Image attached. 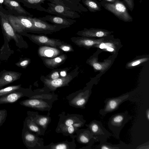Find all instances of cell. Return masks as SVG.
<instances>
[{"mask_svg":"<svg viewBox=\"0 0 149 149\" xmlns=\"http://www.w3.org/2000/svg\"><path fill=\"white\" fill-rule=\"evenodd\" d=\"M79 139L82 143H86L89 142L90 139L88 137V136H86L84 134H82L80 136Z\"/></svg>","mask_w":149,"mask_h":149,"instance_id":"83f0119b","label":"cell"},{"mask_svg":"<svg viewBox=\"0 0 149 149\" xmlns=\"http://www.w3.org/2000/svg\"><path fill=\"white\" fill-rule=\"evenodd\" d=\"M29 60H24L21 61L19 63L20 65L22 67L26 66L29 63Z\"/></svg>","mask_w":149,"mask_h":149,"instance_id":"1f68e13d","label":"cell"},{"mask_svg":"<svg viewBox=\"0 0 149 149\" xmlns=\"http://www.w3.org/2000/svg\"><path fill=\"white\" fill-rule=\"evenodd\" d=\"M126 114H119L116 115L112 118L109 122V126L112 128L116 129V128H121L123 126L126 121ZM111 127H110V128Z\"/></svg>","mask_w":149,"mask_h":149,"instance_id":"9a60e30c","label":"cell"},{"mask_svg":"<svg viewBox=\"0 0 149 149\" xmlns=\"http://www.w3.org/2000/svg\"><path fill=\"white\" fill-rule=\"evenodd\" d=\"M28 36L33 42L41 46H48L57 48L65 43L60 40L49 38L44 35L29 34Z\"/></svg>","mask_w":149,"mask_h":149,"instance_id":"277c9868","label":"cell"},{"mask_svg":"<svg viewBox=\"0 0 149 149\" xmlns=\"http://www.w3.org/2000/svg\"><path fill=\"white\" fill-rule=\"evenodd\" d=\"M74 121L72 119H69L65 121V124L66 126L68 127L74 124Z\"/></svg>","mask_w":149,"mask_h":149,"instance_id":"d6a6232c","label":"cell"},{"mask_svg":"<svg viewBox=\"0 0 149 149\" xmlns=\"http://www.w3.org/2000/svg\"><path fill=\"white\" fill-rule=\"evenodd\" d=\"M104 34V33L103 31H97L96 33V35L98 37H101L103 36Z\"/></svg>","mask_w":149,"mask_h":149,"instance_id":"e575fe53","label":"cell"},{"mask_svg":"<svg viewBox=\"0 0 149 149\" xmlns=\"http://www.w3.org/2000/svg\"><path fill=\"white\" fill-rule=\"evenodd\" d=\"M58 48L66 52H73L74 51L72 46L66 43L59 46Z\"/></svg>","mask_w":149,"mask_h":149,"instance_id":"d4e9b609","label":"cell"},{"mask_svg":"<svg viewBox=\"0 0 149 149\" xmlns=\"http://www.w3.org/2000/svg\"><path fill=\"white\" fill-rule=\"evenodd\" d=\"M103 1H104L106 2L110 3H115L118 0H101Z\"/></svg>","mask_w":149,"mask_h":149,"instance_id":"74e56055","label":"cell"},{"mask_svg":"<svg viewBox=\"0 0 149 149\" xmlns=\"http://www.w3.org/2000/svg\"><path fill=\"white\" fill-rule=\"evenodd\" d=\"M60 75L61 77H65L67 75L66 71L65 70H62L60 72Z\"/></svg>","mask_w":149,"mask_h":149,"instance_id":"8d00e7d4","label":"cell"},{"mask_svg":"<svg viewBox=\"0 0 149 149\" xmlns=\"http://www.w3.org/2000/svg\"><path fill=\"white\" fill-rule=\"evenodd\" d=\"M107 50L109 51H112L113 50V49L111 47H108L107 49Z\"/></svg>","mask_w":149,"mask_h":149,"instance_id":"60d3db41","label":"cell"},{"mask_svg":"<svg viewBox=\"0 0 149 149\" xmlns=\"http://www.w3.org/2000/svg\"><path fill=\"white\" fill-rule=\"evenodd\" d=\"M19 73L14 72H6L0 77V88L18 79Z\"/></svg>","mask_w":149,"mask_h":149,"instance_id":"4fadbf2b","label":"cell"},{"mask_svg":"<svg viewBox=\"0 0 149 149\" xmlns=\"http://www.w3.org/2000/svg\"><path fill=\"white\" fill-rule=\"evenodd\" d=\"M34 29V33L45 34H51L59 31L61 29L66 28L64 26L51 24L39 18L30 17Z\"/></svg>","mask_w":149,"mask_h":149,"instance_id":"7a4b0ae2","label":"cell"},{"mask_svg":"<svg viewBox=\"0 0 149 149\" xmlns=\"http://www.w3.org/2000/svg\"><path fill=\"white\" fill-rule=\"evenodd\" d=\"M94 67L97 70H100L101 68V65L98 63H95L93 65Z\"/></svg>","mask_w":149,"mask_h":149,"instance_id":"d590c367","label":"cell"},{"mask_svg":"<svg viewBox=\"0 0 149 149\" xmlns=\"http://www.w3.org/2000/svg\"><path fill=\"white\" fill-rule=\"evenodd\" d=\"M61 53L57 48L48 46H42L38 50V55L41 58H52L59 56Z\"/></svg>","mask_w":149,"mask_h":149,"instance_id":"9c48e42d","label":"cell"},{"mask_svg":"<svg viewBox=\"0 0 149 149\" xmlns=\"http://www.w3.org/2000/svg\"><path fill=\"white\" fill-rule=\"evenodd\" d=\"M149 110L148 109L147 111V113H146V116L147 117L148 119L149 120Z\"/></svg>","mask_w":149,"mask_h":149,"instance_id":"b9f144b4","label":"cell"},{"mask_svg":"<svg viewBox=\"0 0 149 149\" xmlns=\"http://www.w3.org/2000/svg\"><path fill=\"white\" fill-rule=\"evenodd\" d=\"M19 104L25 107L43 110L48 106L46 102L36 99H28L20 102Z\"/></svg>","mask_w":149,"mask_h":149,"instance_id":"30bf717a","label":"cell"},{"mask_svg":"<svg viewBox=\"0 0 149 149\" xmlns=\"http://www.w3.org/2000/svg\"><path fill=\"white\" fill-rule=\"evenodd\" d=\"M87 98L84 97H77L74 100V103L79 107L82 106L84 105L86 102Z\"/></svg>","mask_w":149,"mask_h":149,"instance_id":"cb8c5ba5","label":"cell"},{"mask_svg":"<svg viewBox=\"0 0 149 149\" xmlns=\"http://www.w3.org/2000/svg\"><path fill=\"white\" fill-rule=\"evenodd\" d=\"M19 89L0 97V104L14 103L25 96L23 92L20 91Z\"/></svg>","mask_w":149,"mask_h":149,"instance_id":"8fae6325","label":"cell"},{"mask_svg":"<svg viewBox=\"0 0 149 149\" xmlns=\"http://www.w3.org/2000/svg\"><path fill=\"white\" fill-rule=\"evenodd\" d=\"M105 44L104 43H102L100 45V47L101 49H103L105 48Z\"/></svg>","mask_w":149,"mask_h":149,"instance_id":"f35d334b","label":"cell"},{"mask_svg":"<svg viewBox=\"0 0 149 149\" xmlns=\"http://www.w3.org/2000/svg\"><path fill=\"white\" fill-rule=\"evenodd\" d=\"M74 126L76 127H78L80 126V125L79 124H75L74 125Z\"/></svg>","mask_w":149,"mask_h":149,"instance_id":"7bdbcfd3","label":"cell"},{"mask_svg":"<svg viewBox=\"0 0 149 149\" xmlns=\"http://www.w3.org/2000/svg\"><path fill=\"white\" fill-rule=\"evenodd\" d=\"M26 126L30 130L35 132H38L40 131L38 127L32 120L28 119L26 120Z\"/></svg>","mask_w":149,"mask_h":149,"instance_id":"7402d4cb","label":"cell"},{"mask_svg":"<svg viewBox=\"0 0 149 149\" xmlns=\"http://www.w3.org/2000/svg\"><path fill=\"white\" fill-rule=\"evenodd\" d=\"M129 95L123 96L122 97L110 99L107 100L106 104L104 109L102 112V114L105 113L112 111L116 109L119 105L124 100L129 97Z\"/></svg>","mask_w":149,"mask_h":149,"instance_id":"5bb4252c","label":"cell"},{"mask_svg":"<svg viewBox=\"0 0 149 149\" xmlns=\"http://www.w3.org/2000/svg\"><path fill=\"white\" fill-rule=\"evenodd\" d=\"M59 73L57 71H54L52 73L50 76L49 79L54 80L60 77Z\"/></svg>","mask_w":149,"mask_h":149,"instance_id":"4dcf8cb0","label":"cell"},{"mask_svg":"<svg viewBox=\"0 0 149 149\" xmlns=\"http://www.w3.org/2000/svg\"><path fill=\"white\" fill-rule=\"evenodd\" d=\"M83 4L91 12H95L101 10L102 6L96 0H82Z\"/></svg>","mask_w":149,"mask_h":149,"instance_id":"e0dca14e","label":"cell"},{"mask_svg":"<svg viewBox=\"0 0 149 149\" xmlns=\"http://www.w3.org/2000/svg\"><path fill=\"white\" fill-rule=\"evenodd\" d=\"M74 130V127L72 125L68 126V131L69 133L71 134L73 133Z\"/></svg>","mask_w":149,"mask_h":149,"instance_id":"836d02e7","label":"cell"},{"mask_svg":"<svg viewBox=\"0 0 149 149\" xmlns=\"http://www.w3.org/2000/svg\"><path fill=\"white\" fill-rule=\"evenodd\" d=\"M0 16L1 24L5 34L9 37L13 38L16 41L17 37L13 28L8 19L5 17L3 16L0 12Z\"/></svg>","mask_w":149,"mask_h":149,"instance_id":"7c38bea8","label":"cell"},{"mask_svg":"<svg viewBox=\"0 0 149 149\" xmlns=\"http://www.w3.org/2000/svg\"><path fill=\"white\" fill-rule=\"evenodd\" d=\"M27 1L32 4L40 5L46 0H27Z\"/></svg>","mask_w":149,"mask_h":149,"instance_id":"f546056e","label":"cell"},{"mask_svg":"<svg viewBox=\"0 0 149 149\" xmlns=\"http://www.w3.org/2000/svg\"><path fill=\"white\" fill-rule=\"evenodd\" d=\"M20 85L11 86L0 89V97L20 89Z\"/></svg>","mask_w":149,"mask_h":149,"instance_id":"44dd1931","label":"cell"},{"mask_svg":"<svg viewBox=\"0 0 149 149\" xmlns=\"http://www.w3.org/2000/svg\"><path fill=\"white\" fill-rule=\"evenodd\" d=\"M102 7L110 12L119 19L125 22H132V17L130 14L127 8L123 1L118 0L111 3L101 0Z\"/></svg>","mask_w":149,"mask_h":149,"instance_id":"6da1fadb","label":"cell"},{"mask_svg":"<svg viewBox=\"0 0 149 149\" xmlns=\"http://www.w3.org/2000/svg\"><path fill=\"white\" fill-rule=\"evenodd\" d=\"M76 71L71 72L63 77L58 78L56 79L52 80L45 78L44 83L50 89L54 90L58 87L65 86L68 85L69 83L76 76Z\"/></svg>","mask_w":149,"mask_h":149,"instance_id":"5b68a950","label":"cell"},{"mask_svg":"<svg viewBox=\"0 0 149 149\" xmlns=\"http://www.w3.org/2000/svg\"><path fill=\"white\" fill-rule=\"evenodd\" d=\"M22 137L23 142L26 146H30L31 144L36 141L35 136L27 131L24 127L22 130Z\"/></svg>","mask_w":149,"mask_h":149,"instance_id":"ac0fdd59","label":"cell"},{"mask_svg":"<svg viewBox=\"0 0 149 149\" xmlns=\"http://www.w3.org/2000/svg\"><path fill=\"white\" fill-rule=\"evenodd\" d=\"M67 58L66 55L63 54L52 58H42V59L46 67L51 69H53L64 63Z\"/></svg>","mask_w":149,"mask_h":149,"instance_id":"ba28073f","label":"cell"},{"mask_svg":"<svg viewBox=\"0 0 149 149\" xmlns=\"http://www.w3.org/2000/svg\"><path fill=\"white\" fill-rule=\"evenodd\" d=\"M4 0H0V3H3Z\"/></svg>","mask_w":149,"mask_h":149,"instance_id":"ee69618b","label":"cell"},{"mask_svg":"<svg viewBox=\"0 0 149 149\" xmlns=\"http://www.w3.org/2000/svg\"><path fill=\"white\" fill-rule=\"evenodd\" d=\"M49 120V119L47 117L41 116L36 120V122L39 125L45 127L48 124Z\"/></svg>","mask_w":149,"mask_h":149,"instance_id":"603a6c76","label":"cell"},{"mask_svg":"<svg viewBox=\"0 0 149 149\" xmlns=\"http://www.w3.org/2000/svg\"><path fill=\"white\" fill-rule=\"evenodd\" d=\"M39 18L42 20L49 21L54 24L64 26L67 28L70 27L76 22L74 20L58 16L46 15Z\"/></svg>","mask_w":149,"mask_h":149,"instance_id":"52a82bcc","label":"cell"},{"mask_svg":"<svg viewBox=\"0 0 149 149\" xmlns=\"http://www.w3.org/2000/svg\"><path fill=\"white\" fill-rule=\"evenodd\" d=\"M4 3L16 10L20 13L31 15L23 8L17 2L15 1L10 0H4Z\"/></svg>","mask_w":149,"mask_h":149,"instance_id":"d6986e66","label":"cell"},{"mask_svg":"<svg viewBox=\"0 0 149 149\" xmlns=\"http://www.w3.org/2000/svg\"><path fill=\"white\" fill-rule=\"evenodd\" d=\"M7 115V111L5 109L0 110V127L5 122Z\"/></svg>","mask_w":149,"mask_h":149,"instance_id":"484cf974","label":"cell"},{"mask_svg":"<svg viewBox=\"0 0 149 149\" xmlns=\"http://www.w3.org/2000/svg\"><path fill=\"white\" fill-rule=\"evenodd\" d=\"M53 147L54 148L57 149H66L68 148L67 145L64 143L57 144Z\"/></svg>","mask_w":149,"mask_h":149,"instance_id":"f1b7e54d","label":"cell"},{"mask_svg":"<svg viewBox=\"0 0 149 149\" xmlns=\"http://www.w3.org/2000/svg\"><path fill=\"white\" fill-rule=\"evenodd\" d=\"M140 63V61H136L134 63L132 64V66H135L136 65H137L139 64Z\"/></svg>","mask_w":149,"mask_h":149,"instance_id":"ab89813d","label":"cell"},{"mask_svg":"<svg viewBox=\"0 0 149 149\" xmlns=\"http://www.w3.org/2000/svg\"><path fill=\"white\" fill-rule=\"evenodd\" d=\"M127 8L132 12L134 8V0H123Z\"/></svg>","mask_w":149,"mask_h":149,"instance_id":"4316f807","label":"cell"},{"mask_svg":"<svg viewBox=\"0 0 149 149\" xmlns=\"http://www.w3.org/2000/svg\"><path fill=\"white\" fill-rule=\"evenodd\" d=\"M89 127L95 141L104 142L110 135L109 132L99 121H92L90 124Z\"/></svg>","mask_w":149,"mask_h":149,"instance_id":"8992f818","label":"cell"},{"mask_svg":"<svg viewBox=\"0 0 149 149\" xmlns=\"http://www.w3.org/2000/svg\"><path fill=\"white\" fill-rule=\"evenodd\" d=\"M47 4L49 6L47 9H45L43 11L57 16L72 19L78 18L80 16L78 13L68 7L53 3H48Z\"/></svg>","mask_w":149,"mask_h":149,"instance_id":"3957f363","label":"cell"},{"mask_svg":"<svg viewBox=\"0 0 149 149\" xmlns=\"http://www.w3.org/2000/svg\"><path fill=\"white\" fill-rule=\"evenodd\" d=\"M8 20L13 28L17 31L21 32L24 31L17 17L10 15Z\"/></svg>","mask_w":149,"mask_h":149,"instance_id":"ffe728a7","label":"cell"},{"mask_svg":"<svg viewBox=\"0 0 149 149\" xmlns=\"http://www.w3.org/2000/svg\"><path fill=\"white\" fill-rule=\"evenodd\" d=\"M30 17L24 16L17 17L24 31H28L33 33L34 27Z\"/></svg>","mask_w":149,"mask_h":149,"instance_id":"2e32d148","label":"cell"}]
</instances>
